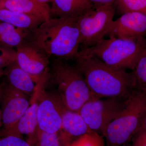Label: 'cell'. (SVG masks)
<instances>
[{
  "label": "cell",
  "mask_w": 146,
  "mask_h": 146,
  "mask_svg": "<svg viewBox=\"0 0 146 146\" xmlns=\"http://www.w3.org/2000/svg\"><path fill=\"white\" fill-rule=\"evenodd\" d=\"M1 87L0 86V99H1ZM2 124V121L1 119V108H0V127Z\"/></svg>",
  "instance_id": "obj_30"
},
{
  "label": "cell",
  "mask_w": 146,
  "mask_h": 146,
  "mask_svg": "<svg viewBox=\"0 0 146 146\" xmlns=\"http://www.w3.org/2000/svg\"><path fill=\"white\" fill-rule=\"evenodd\" d=\"M77 19L50 18L30 31L25 41L38 47L50 58L75 60L80 46Z\"/></svg>",
  "instance_id": "obj_1"
},
{
  "label": "cell",
  "mask_w": 146,
  "mask_h": 146,
  "mask_svg": "<svg viewBox=\"0 0 146 146\" xmlns=\"http://www.w3.org/2000/svg\"><path fill=\"white\" fill-rule=\"evenodd\" d=\"M16 61L34 79L36 83L49 70L50 58L43 51L28 41L16 47Z\"/></svg>",
  "instance_id": "obj_10"
},
{
  "label": "cell",
  "mask_w": 146,
  "mask_h": 146,
  "mask_svg": "<svg viewBox=\"0 0 146 146\" xmlns=\"http://www.w3.org/2000/svg\"><path fill=\"white\" fill-rule=\"evenodd\" d=\"M94 6L115 5L117 0H88Z\"/></svg>",
  "instance_id": "obj_26"
},
{
  "label": "cell",
  "mask_w": 146,
  "mask_h": 146,
  "mask_svg": "<svg viewBox=\"0 0 146 146\" xmlns=\"http://www.w3.org/2000/svg\"><path fill=\"white\" fill-rule=\"evenodd\" d=\"M50 64L48 78L57 86L59 96L66 108L79 112L86 102L96 98L75 66L57 58H52Z\"/></svg>",
  "instance_id": "obj_4"
},
{
  "label": "cell",
  "mask_w": 146,
  "mask_h": 146,
  "mask_svg": "<svg viewBox=\"0 0 146 146\" xmlns=\"http://www.w3.org/2000/svg\"><path fill=\"white\" fill-rule=\"evenodd\" d=\"M33 94L34 97L30 106L7 135H15L21 137L23 134L27 135L28 136L27 141L32 145L34 143L38 128V104L35 95Z\"/></svg>",
  "instance_id": "obj_12"
},
{
  "label": "cell",
  "mask_w": 146,
  "mask_h": 146,
  "mask_svg": "<svg viewBox=\"0 0 146 146\" xmlns=\"http://www.w3.org/2000/svg\"><path fill=\"white\" fill-rule=\"evenodd\" d=\"M0 21L31 31L45 21L36 16L0 9Z\"/></svg>",
  "instance_id": "obj_17"
},
{
  "label": "cell",
  "mask_w": 146,
  "mask_h": 146,
  "mask_svg": "<svg viewBox=\"0 0 146 146\" xmlns=\"http://www.w3.org/2000/svg\"><path fill=\"white\" fill-rule=\"evenodd\" d=\"M132 141L131 146H146V133L139 130Z\"/></svg>",
  "instance_id": "obj_25"
},
{
  "label": "cell",
  "mask_w": 146,
  "mask_h": 146,
  "mask_svg": "<svg viewBox=\"0 0 146 146\" xmlns=\"http://www.w3.org/2000/svg\"><path fill=\"white\" fill-rule=\"evenodd\" d=\"M82 136L73 140L68 146H82Z\"/></svg>",
  "instance_id": "obj_27"
},
{
  "label": "cell",
  "mask_w": 146,
  "mask_h": 146,
  "mask_svg": "<svg viewBox=\"0 0 146 146\" xmlns=\"http://www.w3.org/2000/svg\"><path fill=\"white\" fill-rule=\"evenodd\" d=\"M4 75V70L3 68H0V77Z\"/></svg>",
  "instance_id": "obj_31"
},
{
  "label": "cell",
  "mask_w": 146,
  "mask_h": 146,
  "mask_svg": "<svg viewBox=\"0 0 146 146\" xmlns=\"http://www.w3.org/2000/svg\"><path fill=\"white\" fill-rule=\"evenodd\" d=\"M115 5L94 6L77 18L81 50L94 46L104 38L113 21Z\"/></svg>",
  "instance_id": "obj_6"
},
{
  "label": "cell",
  "mask_w": 146,
  "mask_h": 146,
  "mask_svg": "<svg viewBox=\"0 0 146 146\" xmlns=\"http://www.w3.org/2000/svg\"><path fill=\"white\" fill-rule=\"evenodd\" d=\"M38 2L44 4H48V3L52 2V0H35Z\"/></svg>",
  "instance_id": "obj_29"
},
{
  "label": "cell",
  "mask_w": 146,
  "mask_h": 146,
  "mask_svg": "<svg viewBox=\"0 0 146 146\" xmlns=\"http://www.w3.org/2000/svg\"><path fill=\"white\" fill-rule=\"evenodd\" d=\"M75 66L96 98L127 96L133 89L131 73L114 68L80 50Z\"/></svg>",
  "instance_id": "obj_2"
},
{
  "label": "cell",
  "mask_w": 146,
  "mask_h": 146,
  "mask_svg": "<svg viewBox=\"0 0 146 146\" xmlns=\"http://www.w3.org/2000/svg\"><path fill=\"white\" fill-rule=\"evenodd\" d=\"M30 32L0 21V46L16 48L26 40Z\"/></svg>",
  "instance_id": "obj_18"
},
{
  "label": "cell",
  "mask_w": 146,
  "mask_h": 146,
  "mask_svg": "<svg viewBox=\"0 0 146 146\" xmlns=\"http://www.w3.org/2000/svg\"><path fill=\"white\" fill-rule=\"evenodd\" d=\"M122 39L145 38L146 15L137 12H128L110 24L106 35Z\"/></svg>",
  "instance_id": "obj_11"
},
{
  "label": "cell",
  "mask_w": 146,
  "mask_h": 146,
  "mask_svg": "<svg viewBox=\"0 0 146 146\" xmlns=\"http://www.w3.org/2000/svg\"><path fill=\"white\" fill-rule=\"evenodd\" d=\"M33 146H63L59 132L50 133L37 129Z\"/></svg>",
  "instance_id": "obj_20"
},
{
  "label": "cell",
  "mask_w": 146,
  "mask_h": 146,
  "mask_svg": "<svg viewBox=\"0 0 146 146\" xmlns=\"http://www.w3.org/2000/svg\"><path fill=\"white\" fill-rule=\"evenodd\" d=\"M16 50L13 48L0 46V68H6L16 61Z\"/></svg>",
  "instance_id": "obj_22"
},
{
  "label": "cell",
  "mask_w": 146,
  "mask_h": 146,
  "mask_svg": "<svg viewBox=\"0 0 146 146\" xmlns=\"http://www.w3.org/2000/svg\"><path fill=\"white\" fill-rule=\"evenodd\" d=\"M104 136L99 133L91 132L82 136V146H105Z\"/></svg>",
  "instance_id": "obj_23"
},
{
  "label": "cell",
  "mask_w": 146,
  "mask_h": 146,
  "mask_svg": "<svg viewBox=\"0 0 146 146\" xmlns=\"http://www.w3.org/2000/svg\"><path fill=\"white\" fill-rule=\"evenodd\" d=\"M116 5L120 12H137L146 15V0H117Z\"/></svg>",
  "instance_id": "obj_21"
},
{
  "label": "cell",
  "mask_w": 146,
  "mask_h": 146,
  "mask_svg": "<svg viewBox=\"0 0 146 146\" xmlns=\"http://www.w3.org/2000/svg\"><path fill=\"white\" fill-rule=\"evenodd\" d=\"M7 81L11 86L26 95L34 92L36 83L34 79L18 65L16 61L5 68L4 70Z\"/></svg>",
  "instance_id": "obj_16"
},
{
  "label": "cell",
  "mask_w": 146,
  "mask_h": 146,
  "mask_svg": "<svg viewBox=\"0 0 146 146\" xmlns=\"http://www.w3.org/2000/svg\"><path fill=\"white\" fill-rule=\"evenodd\" d=\"M127 97L93 99L84 104L78 112L89 130L103 136L108 125L122 109Z\"/></svg>",
  "instance_id": "obj_7"
},
{
  "label": "cell",
  "mask_w": 146,
  "mask_h": 146,
  "mask_svg": "<svg viewBox=\"0 0 146 146\" xmlns=\"http://www.w3.org/2000/svg\"><path fill=\"white\" fill-rule=\"evenodd\" d=\"M46 79L36 83L34 95L38 104L37 111L38 129L47 133L59 132L62 128L60 108L62 103L59 96L53 97L43 92Z\"/></svg>",
  "instance_id": "obj_9"
},
{
  "label": "cell",
  "mask_w": 146,
  "mask_h": 146,
  "mask_svg": "<svg viewBox=\"0 0 146 146\" xmlns=\"http://www.w3.org/2000/svg\"><path fill=\"white\" fill-rule=\"evenodd\" d=\"M140 130L143 131L146 133V110L144 115L143 119L142 122V125Z\"/></svg>",
  "instance_id": "obj_28"
},
{
  "label": "cell",
  "mask_w": 146,
  "mask_h": 146,
  "mask_svg": "<svg viewBox=\"0 0 146 146\" xmlns=\"http://www.w3.org/2000/svg\"><path fill=\"white\" fill-rule=\"evenodd\" d=\"M0 146H33L22 137L9 135L0 137Z\"/></svg>",
  "instance_id": "obj_24"
},
{
  "label": "cell",
  "mask_w": 146,
  "mask_h": 146,
  "mask_svg": "<svg viewBox=\"0 0 146 146\" xmlns=\"http://www.w3.org/2000/svg\"><path fill=\"white\" fill-rule=\"evenodd\" d=\"M146 48L145 38L122 39L109 36L94 46L80 50L111 67L132 71Z\"/></svg>",
  "instance_id": "obj_5"
},
{
  "label": "cell",
  "mask_w": 146,
  "mask_h": 146,
  "mask_svg": "<svg viewBox=\"0 0 146 146\" xmlns=\"http://www.w3.org/2000/svg\"><path fill=\"white\" fill-rule=\"evenodd\" d=\"M62 128L60 132L71 141L91 132L83 118L77 111L68 109L63 102L60 108Z\"/></svg>",
  "instance_id": "obj_13"
},
{
  "label": "cell",
  "mask_w": 146,
  "mask_h": 146,
  "mask_svg": "<svg viewBox=\"0 0 146 146\" xmlns=\"http://www.w3.org/2000/svg\"><path fill=\"white\" fill-rule=\"evenodd\" d=\"M0 104L4 129L0 132L1 137L8 135L29 106L27 95L15 89L7 81L0 85Z\"/></svg>",
  "instance_id": "obj_8"
},
{
  "label": "cell",
  "mask_w": 146,
  "mask_h": 146,
  "mask_svg": "<svg viewBox=\"0 0 146 146\" xmlns=\"http://www.w3.org/2000/svg\"><path fill=\"white\" fill-rule=\"evenodd\" d=\"M146 110V90L134 89L123 106L106 129L103 136L106 146H125L141 129Z\"/></svg>",
  "instance_id": "obj_3"
},
{
  "label": "cell",
  "mask_w": 146,
  "mask_h": 146,
  "mask_svg": "<svg viewBox=\"0 0 146 146\" xmlns=\"http://www.w3.org/2000/svg\"><path fill=\"white\" fill-rule=\"evenodd\" d=\"M131 73L133 89L146 90V48Z\"/></svg>",
  "instance_id": "obj_19"
},
{
  "label": "cell",
  "mask_w": 146,
  "mask_h": 146,
  "mask_svg": "<svg viewBox=\"0 0 146 146\" xmlns=\"http://www.w3.org/2000/svg\"><path fill=\"white\" fill-rule=\"evenodd\" d=\"M0 9L36 16L45 21L50 18L48 5L35 0H0Z\"/></svg>",
  "instance_id": "obj_14"
},
{
  "label": "cell",
  "mask_w": 146,
  "mask_h": 146,
  "mask_svg": "<svg viewBox=\"0 0 146 146\" xmlns=\"http://www.w3.org/2000/svg\"><path fill=\"white\" fill-rule=\"evenodd\" d=\"M50 18H77L94 7L88 0H52Z\"/></svg>",
  "instance_id": "obj_15"
}]
</instances>
